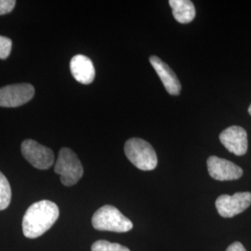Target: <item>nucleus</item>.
Returning a JSON list of instances; mask_svg holds the SVG:
<instances>
[{
  "label": "nucleus",
  "instance_id": "f257e3e1",
  "mask_svg": "<svg viewBox=\"0 0 251 251\" xmlns=\"http://www.w3.org/2000/svg\"><path fill=\"white\" fill-rule=\"evenodd\" d=\"M60 216L58 206L41 200L29 206L23 219V232L27 238H36L50 230Z\"/></svg>",
  "mask_w": 251,
  "mask_h": 251
},
{
  "label": "nucleus",
  "instance_id": "f03ea898",
  "mask_svg": "<svg viewBox=\"0 0 251 251\" xmlns=\"http://www.w3.org/2000/svg\"><path fill=\"white\" fill-rule=\"evenodd\" d=\"M92 226L99 231L126 233L133 228L129 219L123 215L117 207L105 205L99 208L92 217Z\"/></svg>",
  "mask_w": 251,
  "mask_h": 251
},
{
  "label": "nucleus",
  "instance_id": "7ed1b4c3",
  "mask_svg": "<svg viewBox=\"0 0 251 251\" xmlns=\"http://www.w3.org/2000/svg\"><path fill=\"white\" fill-rule=\"evenodd\" d=\"M126 156L141 171H152L157 166V155L152 145L139 138H131L125 144Z\"/></svg>",
  "mask_w": 251,
  "mask_h": 251
},
{
  "label": "nucleus",
  "instance_id": "20e7f679",
  "mask_svg": "<svg viewBox=\"0 0 251 251\" xmlns=\"http://www.w3.org/2000/svg\"><path fill=\"white\" fill-rule=\"evenodd\" d=\"M54 171L60 175L65 186H73L78 182L83 176V167L75 152L69 148H62L59 152Z\"/></svg>",
  "mask_w": 251,
  "mask_h": 251
},
{
  "label": "nucleus",
  "instance_id": "39448f33",
  "mask_svg": "<svg viewBox=\"0 0 251 251\" xmlns=\"http://www.w3.org/2000/svg\"><path fill=\"white\" fill-rule=\"evenodd\" d=\"M24 157L38 170H49L54 163L52 150L34 140H25L21 146Z\"/></svg>",
  "mask_w": 251,
  "mask_h": 251
},
{
  "label": "nucleus",
  "instance_id": "423d86ee",
  "mask_svg": "<svg viewBox=\"0 0 251 251\" xmlns=\"http://www.w3.org/2000/svg\"><path fill=\"white\" fill-rule=\"evenodd\" d=\"M35 95V88L31 84H14L0 89L1 107H19L27 103Z\"/></svg>",
  "mask_w": 251,
  "mask_h": 251
},
{
  "label": "nucleus",
  "instance_id": "0eeeda50",
  "mask_svg": "<svg viewBox=\"0 0 251 251\" xmlns=\"http://www.w3.org/2000/svg\"><path fill=\"white\" fill-rule=\"evenodd\" d=\"M251 205V193L241 192L233 196L223 195L216 200V208L224 218H233L242 213Z\"/></svg>",
  "mask_w": 251,
  "mask_h": 251
},
{
  "label": "nucleus",
  "instance_id": "6e6552de",
  "mask_svg": "<svg viewBox=\"0 0 251 251\" xmlns=\"http://www.w3.org/2000/svg\"><path fill=\"white\" fill-rule=\"evenodd\" d=\"M206 164L210 177L217 180H234L242 177V169L229 160L212 155L208 157Z\"/></svg>",
  "mask_w": 251,
  "mask_h": 251
},
{
  "label": "nucleus",
  "instance_id": "1a4fd4ad",
  "mask_svg": "<svg viewBox=\"0 0 251 251\" xmlns=\"http://www.w3.org/2000/svg\"><path fill=\"white\" fill-rule=\"evenodd\" d=\"M220 141L225 148L235 155H244L248 151V134L239 126H232L220 134Z\"/></svg>",
  "mask_w": 251,
  "mask_h": 251
},
{
  "label": "nucleus",
  "instance_id": "9d476101",
  "mask_svg": "<svg viewBox=\"0 0 251 251\" xmlns=\"http://www.w3.org/2000/svg\"><path fill=\"white\" fill-rule=\"evenodd\" d=\"M154 71L158 75L159 78L167 91L171 95H179L181 90V85L176 74L166 63H164L157 56H151L149 58Z\"/></svg>",
  "mask_w": 251,
  "mask_h": 251
},
{
  "label": "nucleus",
  "instance_id": "9b49d317",
  "mask_svg": "<svg viewBox=\"0 0 251 251\" xmlns=\"http://www.w3.org/2000/svg\"><path fill=\"white\" fill-rule=\"evenodd\" d=\"M70 70L74 78L84 85H89L95 78V68L92 61L85 55H75L70 62Z\"/></svg>",
  "mask_w": 251,
  "mask_h": 251
},
{
  "label": "nucleus",
  "instance_id": "f8f14e48",
  "mask_svg": "<svg viewBox=\"0 0 251 251\" xmlns=\"http://www.w3.org/2000/svg\"><path fill=\"white\" fill-rule=\"evenodd\" d=\"M170 6L175 20L179 24H189L196 17V8L190 0H171Z\"/></svg>",
  "mask_w": 251,
  "mask_h": 251
},
{
  "label": "nucleus",
  "instance_id": "ddd939ff",
  "mask_svg": "<svg viewBox=\"0 0 251 251\" xmlns=\"http://www.w3.org/2000/svg\"><path fill=\"white\" fill-rule=\"evenodd\" d=\"M11 188L9 180L0 171V210L6 209L10 204Z\"/></svg>",
  "mask_w": 251,
  "mask_h": 251
},
{
  "label": "nucleus",
  "instance_id": "4468645a",
  "mask_svg": "<svg viewBox=\"0 0 251 251\" xmlns=\"http://www.w3.org/2000/svg\"><path fill=\"white\" fill-rule=\"evenodd\" d=\"M91 251H130L124 246L117 244V243H111L105 240H99L93 243L91 247Z\"/></svg>",
  "mask_w": 251,
  "mask_h": 251
},
{
  "label": "nucleus",
  "instance_id": "2eb2a0df",
  "mask_svg": "<svg viewBox=\"0 0 251 251\" xmlns=\"http://www.w3.org/2000/svg\"><path fill=\"white\" fill-rule=\"evenodd\" d=\"M12 41L9 37L0 36V59L5 60L11 52Z\"/></svg>",
  "mask_w": 251,
  "mask_h": 251
},
{
  "label": "nucleus",
  "instance_id": "dca6fc26",
  "mask_svg": "<svg viewBox=\"0 0 251 251\" xmlns=\"http://www.w3.org/2000/svg\"><path fill=\"white\" fill-rule=\"evenodd\" d=\"M16 1L14 0H0V15L9 13L14 9Z\"/></svg>",
  "mask_w": 251,
  "mask_h": 251
},
{
  "label": "nucleus",
  "instance_id": "f3484780",
  "mask_svg": "<svg viewBox=\"0 0 251 251\" xmlns=\"http://www.w3.org/2000/svg\"><path fill=\"white\" fill-rule=\"evenodd\" d=\"M226 251H247L245 247L243 246L240 242H234L229 246V248L226 250Z\"/></svg>",
  "mask_w": 251,
  "mask_h": 251
},
{
  "label": "nucleus",
  "instance_id": "a211bd4d",
  "mask_svg": "<svg viewBox=\"0 0 251 251\" xmlns=\"http://www.w3.org/2000/svg\"><path fill=\"white\" fill-rule=\"evenodd\" d=\"M249 113H250V115L251 116V104L250 105V107H249Z\"/></svg>",
  "mask_w": 251,
  "mask_h": 251
}]
</instances>
